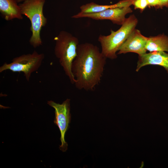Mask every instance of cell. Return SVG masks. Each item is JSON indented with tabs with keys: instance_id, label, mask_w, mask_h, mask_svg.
I'll use <instances>...</instances> for the list:
<instances>
[{
	"instance_id": "cell-13",
	"label": "cell",
	"mask_w": 168,
	"mask_h": 168,
	"mask_svg": "<svg viewBox=\"0 0 168 168\" xmlns=\"http://www.w3.org/2000/svg\"><path fill=\"white\" fill-rule=\"evenodd\" d=\"M135 9H139L142 12L148 6L147 0H135L133 4Z\"/></svg>"
},
{
	"instance_id": "cell-6",
	"label": "cell",
	"mask_w": 168,
	"mask_h": 168,
	"mask_svg": "<svg viewBox=\"0 0 168 168\" xmlns=\"http://www.w3.org/2000/svg\"><path fill=\"white\" fill-rule=\"evenodd\" d=\"M70 100L67 99L61 104L57 103L52 100L48 101L47 104L55 110L54 123L58 128L61 137V145L59 148L63 152H65L68 149V143L65 139V135L69 128L71 115L70 112Z\"/></svg>"
},
{
	"instance_id": "cell-8",
	"label": "cell",
	"mask_w": 168,
	"mask_h": 168,
	"mask_svg": "<svg viewBox=\"0 0 168 168\" xmlns=\"http://www.w3.org/2000/svg\"><path fill=\"white\" fill-rule=\"evenodd\" d=\"M148 37L135 29L119 48L118 54L134 53L140 55L146 53V45Z\"/></svg>"
},
{
	"instance_id": "cell-9",
	"label": "cell",
	"mask_w": 168,
	"mask_h": 168,
	"mask_svg": "<svg viewBox=\"0 0 168 168\" xmlns=\"http://www.w3.org/2000/svg\"><path fill=\"white\" fill-rule=\"evenodd\" d=\"M148 65L161 66L168 73V53L154 51L139 55L136 71L138 72L142 68Z\"/></svg>"
},
{
	"instance_id": "cell-3",
	"label": "cell",
	"mask_w": 168,
	"mask_h": 168,
	"mask_svg": "<svg viewBox=\"0 0 168 168\" xmlns=\"http://www.w3.org/2000/svg\"><path fill=\"white\" fill-rule=\"evenodd\" d=\"M137 19L134 15L126 19L121 27L117 30H112L108 35H100L98 38L101 48V52L107 58H117L116 53L127 40L137 24Z\"/></svg>"
},
{
	"instance_id": "cell-16",
	"label": "cell",
	"mask_w": 168,
	"mask_h": 168,
	"mask_svg": "<svg viewBox=\"0 0 168 168\" xmlns=\"http://www.w3.org/2000/svg\"><path fill=\"white\" fill-rule=\"evenodd\" d=\"M14 0L16 2H17L18 3V2H23L26 0Z\"/></svg>"
},
{
	"instance_id": "cell-1",
	"label": "cell",
	"mask_w": 168,
	"mask_h": 168,
	"mask_svg": "<svg viewBox=\"0 0 168 168\" xmlns=\"http://www.w3.org/2000/svg\"><path fill=\"white\" fill-rule=\"evenodd\" d=\"M106 59L96 45L89 43L79 44L72 65L76 87L79 90H94L100 82Z\"/></svg>"
},
{
	"instance_id": "cell-14",
	"label": "cell",
	"mask_w": 168,
	"mask_h": 168,
	"mask_svg": "<svg viewBox=\"0 0 168 168\" xmlns=\"http://www.w3.org/2000/svg\"><path fill=\"white\" fill-rule=\"evenodd\" d=\"M148 3V6L154 7L156 8H159V0H147Z\"/></svg>"
},
{
	"instance_id": "cell-12",
	"label": "cell",
	"mask_w": 168,
	"mask_h": 168,
	"mask_svg": "<svg viewBox=\"0 0 168 168\" xmlns=\"http://www.w3.org/2000/svg\"><path fill=\"white\" fill-rule=\"evenodd\" d=\"M146 49L150 52L154 51L168 52V36L162 34L148 37Z\"/></svg>"
},
{
	"instance_id": "cell-15",
	"label": "cell",
	"mask_w": 168,
	"mask_h": 168,
	"mask_svg": "<svg viewBox=\"0 0 168 168\" xmlns=\"http://www.w3.org/2000/svg\"><path fill=\"white\" fill-rule=\"evenodd\" d=\"M159 8H161L164 7H168V0H159Z\"/></svg>"
},
{
	"instance_id": "cell-10",
	"label": "cell",
	"mask_w": 168,
	"mask_h": 168,
	"mask_svg": "<svg viewBox=\"0 0 168 168\" xmlns=\"http://www.w3.org/2000/svg\"><path fill=\"white\" fill-rule=\"evenodd\" d=\"M0 12L7 21L23 18L19 5L14 0H0Z\"/></svg>"
},
{
	"instance_id": "cell-5",
	"label": "cell",
	"mask_w": 168,
	"mask_h": 168,
	"mask_svg": "<svg viewBox=\"0 0 168 168\" xmlns=\"http://www.w3.org/2000/svg\"><path fill=\"white\" fill-rule=\"evenodd\" d=\"M44 58V54L35 50L32 53L22 54L13 58L11 63H4L0 67V72L8 70L14 72H22L29 82L32 73L39 69Z\"/></svg>"
},
{
	"instance_id": "cell-2",
	"label": "cell",
	"mask_w": 168,
	"mask_h": 168,
	"mask_svg": "<svg viewBox=\"0 0 168 168\" xmlns=\"http://www.w3.org/2000/svg\"><path fill=\"white\" fill-rule=\"evenodd\" d=\"M54 40L55 55L71 83L74 84L75 79L72 72V65L77 54L79 44L78 39L71 33L62 30L54 38Z\"/></svg>"
},
{
	"instance_id": "cell-4",
	"label": "cell",
	"mask_w": 168,
	"mask_h": 168,
	"mask_svg": "<svg viewBox=\"0 0 168 168\" xmlns=\"http://www.w3.org/2000/svg\"><path fill=\"white\" fill-rule=\"evenodd\" d=\"M45 2V0H26L19 4L22 14L27 17L30 21L32 35L29 42L35 48L42 44L40 31L47 23V19L43 12Z\"/></svg>"
},
{
	"instance_id": "cell-11",
	"label": "cell",
	"mask_w": 168,
	"mask_h": 168,
	"mask_svg": "<svg viewBox=\"0 0 168 168\" xmlns=\"http://www.w3.org/2000/svg\"><path fill=\"white\" fill-rule=\"evenodd\" d=\"M134 0H122L115 4L109 5H99L91 2L81 6L79 12L82 14L95 13L109 9L130 6L133 4Z\"/></svg>"
},
{
	"instance_id": "cell-7",
	"label": "cell",
	"mask_w": 168,
	"mask_h": 168,
	"mask_svg": "<svg viewBox=\"0 0 168 168\" xmlns=\"http://www.w3.org/2000/svg\"><path fill=\"white\" fill-rule=\"evenodd\" d=\"M132 12L130 6L109 9L97 13L82 14L78 12L72 16L73 18H88L95 20H110L114 24L121 25L124 22L125 16Z\"/></svg>"
}]
</instances>
